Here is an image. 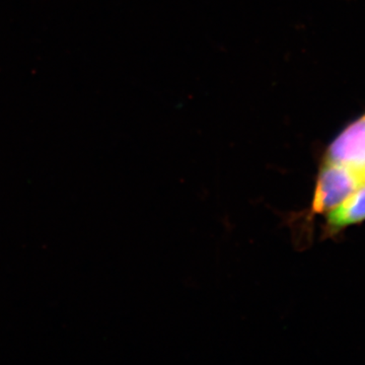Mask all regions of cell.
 Returning <instances> with one entry per match:
<instances>
[{"label":"cell","mask_w":365,"mask_h":365,"mask_svg":"<svg viewBox=\"0 0 365 365\" xmlns=\"http://www.w3.org/2000/svg\"><path fill=\"white\" fill-rule=\"evenodd\" d=\"M323 160L343 163L365 173V114L335 137L327 148Z\"/></svg>","instance_id":"obj_2"},{"label":"cell","mask_w":365,"mask_h":365,"mask_svg":"<svg viewBox=\"0 0 365 365\" xmlns=\"http://www.w3.org/2000/svg\"><path fill=\"white\" fill-rule=\"evenodd\" d=\"M364 220L365 182L339 205L326 213V230L329 234H337L340 230Z\"/></svg>","instance_id":"obj_3"},{"label":"cell","mask_w":365,"mask_h":365,"mask_svg":"<svg viewBox=\"0 0 365 365\" xmlns=\"http://www.w3.org/2000/svg\"><path fill=\"white\" fill-rule=\"evenodd\" d=\"M364 182L365 173L362 170L323 160L314 187L312 213L326 215Z\"/></svg>","instance_id":"obj_1"}]
</instances>
